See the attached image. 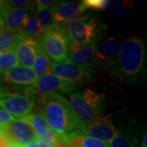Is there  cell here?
Wrapping results in <instances>:
<instances>
[{"mask_svg":"<svg viewBox=\"0 0 147 147\" xmlns=\"http://www.w3.org/2000/svg\"><path fill=\"white\" fill-rule=\"evenodd\" d=\"M40 113L47 122L48 127L59 135L65 145L79 134H82L84 124L74 114L68 100L61 94L52 92L40 96Z\"/></svg>","mask_w":147,"mask_h":147,"instance_id":"obj_1","label":"cell"},{"mask_svg":"<svg viewBox=\"0 0 147 147\" xmlns=\"http://www.w3.org/2000/svg\"><path fill=\"white\" fill-rule=\"evenodd\" d=\"M146 60V49L142 38L137 36L126 39L120 45L114 74L124 81L132 82L142 74Z\"/></svg>","mask_w":147,"mask_h":147,"instance_id":"obj_2","label":"cell"},{"mask_svg":"<svg viewBox=\"0 0 147 147\" xmlns=\"http://www.w3.org/2000/svg\"><path fill=\"white\" fill-rule=\"evenodd\" d=\"M67 100L74 114L85 127L102 117L103 97L91 88L75 91L68 95Z\"/></svg>","mask_w":147,"mask_h":147,"instance_id":"obj_3","label":"cell"},{"mask_svg":"<svg viewBox=\"0 0 147 147\" xmlns=\"http://www.w3.org/2000/svg\"><path fill=\"white\" fill-rule=\"evenodd\" d=\"M61 27L69 42L78 45L97 42L102 30L98 22L90 16H81Z\"/></svg>","mask_w":147,"mask_h":147,"instance_id":"obj_4","label":"cell"},{"mask_svg":"<svg viewBox=\"0 0 147 147\" xmlns=\"http://www.w3.org/2000/svg\"><path fill=\"white\" fill-rule=\"evenodd\" d=\"M34 91L3 90L0 95V107L15 119H23L30 114L34 104Z\"/></svg>","mask_w":147,"mask_h":147,"instance_id":"obj_5","label":"cell"},{"mask_svg":"<svg viewBox=\"0 0 147 147\" xmlns=\"http://www.w3.org/2000/svg\"><path fill=\"white\" fill-rule=\"evenodd\" d=\"M38 42L47 57L53 61L60 62L67 59L69 40L61 26L57 25L43 33Z\"/></svg>","mask_w":147,"mask_h":147,"instance_id":"obj_6","label":"cell"},{"mask_svg":"<svg viewBox=\"0 0 147 147\" xmlns=\"http://www.w3.org/2000/svg\"><path fill=\"white\" fill-rule=\"evenodd\" d=\"M49 69L58 79L78 87L88 81L94 75V71L91 68L79 67L66 60L60 62L51 61Z\"/></svg>","mask_w":147,"mask_h":147,"instance_id":"obj_7","label":"cell"},{"mask_svg":"<svg viewBox=\"0 0 147 147\" xmlns=\"http://www.w3.org/2000/svg\"><path fill=\"white\" fill-rule=\"evenodd\" d=\"M0 74L3 83L16 88V90L34 91L38 79L33 69L18 65Z\"/></svg>","mask_w":147,"mask_h":147,"instance_id":"obj_8","label":"cell"},{"mask_svg":"<svg viewBox=\"0 0 147 147\" xmlns=\"http://www.w3.org/2000/svg\"><path fill=\"white\" fill-rule=\"evenodd\" d=\"M119 39L114 36L109 37L96 46L92 65L101 69H112L115 65L120 48Z\"/></svg>","mask_w":147,"mask_h":147,"instance_id":"obj_9","label":"cell"},{"mask_svg":"<svg viewBox=\"0 0 147 147\" xmlns=\"http://www.w3.org/2000/svg\"><path fill=\"white\" fill-rule=\"evenodd\" d=\"M0 132L9 141L23 147L29 142L34 141L36 134L26 121L16 119L5 127L0 128Z\"/></svg>","mask_w":147,"mask_h":147,"instance_id":"obj_10","label":"cell"},{"mask_svg":"<svg viewBox=\"0 0 147 147\" xmlns=\"http://www.w3.org/2000/svg\"><path fill=\"white\" fill-rule=\"evenodd\" d=\"M117 132L118 129L112 121L111 115H108L102 116L96 122L85 127L82 131V135L94 138L109 145Z\"/></svg>","mask_w":147,"mask_h":147,"instance_id":"obj_11","label":"cell"},{"mask_svg":"<svg viewBox=\"0 0 147 147\" xmlns=\"http://www.w3.org/2000/svg\"><path fill=\"white\" fill-rule=\"evenodd\" d=\"M78 86L64 82L56 77L49 70L37 80L34 92L40 96L52 92H57L59 94H70L75 92Z\"/></svg>","mask_w":147,"mask_h":147,"instance_id":"obj_12","label":"cell"},{"mask_svg":"<svg viewBox=\"0 0 147 147\" xmlns=\"http://www.w3.org/2000/svg\"><path fill=\"white\" fill-rule=\"evenodd\" d=\"M86 10L87 8L81 2H61L54 7L53 19L57 25L62 26L79 19Z\"/></svg>","mask_w":147,"mask_h":147,"instance_id":"obj_13","label":"cell"},{"mask_svg":"<svg viewBox=\"0 0 147 147\" xmlns=\"http://www.w3.org/2000/svg\"><path fill=\"white\" fill-rule=\"evenodd\" d=\"M97 42L78 45L69 42V53L66 61L79 67L90 68L93 61Z\"/></svg>","mask_w":147,"mask_h":147,"instance_id":"obj_14","label":"cell"},{"mask_svg":"<svg viewBox=\"0 0 147 147\" xmlns=\"http://www.w3.org/2000/svg\"><path fill=\"white\" fill-rule=\"evenodd\" d=\"M0 12L5 30L21 33L25 20L28 16V9L7 7L0 1Z\"/></svg>","mask_w":147,"mask_h":147,"instance_id":"obj_15","label":"cell"},{"mask_svg":"<svg viewBox=\"0 0 147 147\" xmlns=\"http://www.w3.org/2000/svg\"><path fill=\"white\" fill-rule=\"evenodd\" d=\"M39 47L38 41L30 38H23L13 49L18 63L21 64V66L33 69L37 50Z\"/></svg>","mask_w":147,"mask_h":147,"instance_id":"obj_16","label":"cell"},{"mask_svg":"<svg viewBox=\"0 0 147 147\" xmlns=\"http://www.w3.org/2000/svg\"><path fill=\"white\" fill-rule=\"evenodd\" d=\"M21 119H23L24 121H26L27 123H29V125L31 127L32 129L34 130L38 137H45L48 130L50 129L48 127L45 119L43 118V116L39 111L30 113Z\"/></svg>","mask_w":147,"mask_h":147,"instance_id":"obj_17","label":"cell"},{"mask_svg":"<svg viewBox=\"0 0 147 147\" xmlns=\"http://www.w3.org/2000/svg\"><path fill=\"white\" fill-rule=\"evenodd\" d=\"M21 34L26 37L38 41L42 35L35 13H28L21 30Z\"/></svg>","mask_w":147,"mask_h":147,"instance_id":"obj_18","label":"cell"},{"mask_svg":"<svg viewBox=\"0 0 147 147\" xmlns=\"http://www.w3.org/2000/svg\"><path fill=\"white\" fill-rule=\"evenodd\" d=\"M137 139L131 131L121 129L110 142L109 147H137Z\"/></svg>","mask_w":147,"mask_h":147,"instance_id":"obj_19","label":"cell"},{"mask_svg":"<svg viewBox=\"0 0 147 147\" xmlns=\"http://www.w3.org/2000/svg\"><path fill=\"white\" fill-rule=\"evenodd\" d=\"M25 36L21 33L11 32L7 30L0 31V53L11 51Z\"/></svg>","mask_w":147,"mask_h":147,"instance_id":"obj_20","label":"cell"},{"mask_svg":"<svg viewBox=\"0 0 147 147\" xmlns=\"http://www.w3.org/2000/svg\"><path fill=\"white\" fill-rule=\"evenodd\" d=\"M54 7H48V8H38L37 7L35 11V16L37 20L38 21L40 29L42 34L51 30L52 28L57 26L53 19V11Z\"/></svg>","mask_w":147,"mask_h":147,"instance_id":"obj_21","label":"cell"},{"mask_svg":"<svg viewBox=\"0 0 147 147\" xmlns=\"http://www.w3.org/2000/svg\"><path fill=\"white\" fill-rule=\"evenodd\" d=\"M50 63H51V59L47 57V55L42 50V47H38L37 50L36 57L33 66L34 69L33 70L36 74L37 79H38L39 78H41L43 74H45L50 70L49 69Z\"/></svg>","mask_w":147,"mask_h":147,"instance_id":"obj_22","label":"cell"},{"mask_svg":"<svg viewBox=\"0 0 147 147\" xmlns=\"http://www.w3.org/2000/svg\"><path fill=\"white\" fill-rule=\"evenodd\" d=\"M75 146L77 147H109V145L92 137L79 134L69 142L68 146Z\"/></svg>","mask_w":147,"mask_h":147,"instance_id":"obj_23","label":"cell"},{"mask_svg":"<svg viewBox=\"0 0 147 147\" xmlns=\"http://www.w3.org/2000/svg\"><path fill=\"white\" fill-rule=\"evenodd\" d=\"M127 4L126 1H110L106 11L113 20L119 21L124 16Z\"/></svg>","mask_w":147,"mask_h":147,"instance_id":"obj_24","label":"cell"},{"mask_svg":"<svg viewBox=\"0 0 147 147\" xmlns=\"http://www.w3.org/2000/svg\"><path fill=\"white\" fill-rule=\"evenodd\" d=\"M18 65L19 63L13 50L0 53V74L5 72Z\"/></svg>","mask_w":147,"mask_h":147,"instance_id":"obj_25","label":"cell"},{"mask_svg":"<svg viewBox=\"0 0 147 147\" xmlns=\"http://www.w3.org/2000/svg\"><path fill=\"white\" fill-rule=\"evenodd\" d=\"M87 9L105 11L110 3L109 0H84L81 2Z\"/></svg>","mask_w":147,"mask_h":147,"instance_id":"obj_26","label":"cell"},{"mask_svg":"<svg viewBox=\"0 0 147 147\" xmlns=\"http://www.w3.org/2000/svg\"><path fill=\"white\" fill-rule=\"evenodd\" d=\"M3 5L14 8H24L29 9L30 6L31 5V2L26 0H9V1H1Z\"/></svg>","mask_w":147,"mask_h":147,"instance_id":"obj_27","label":"cell"},{"mask_svg":"<svg viewBox=\"0 0 147 147\" xmlns=\"http://www.w3.org/2000/svg\"><path fill=\"white\" fill-rule=\"evenodd\" d=\"M14 119H16L13 116L11 115L10 114L6 112L5 110L0 108V128L7 125L9 123H11Z\"/></svg>","mask_w":147,"mask_h":147,"instance_id":"obj_28","label":"cell"},{"mask_svg":"<svg viewBox=\"0 0 147 147\" xmlns=\"http://www.w3.org/2000/svg\"><path fill=\"white\" fill-rule=\"evenodd\" d=\"M36 4L38 8H48L53 7L58 4L57 1L54 0H38L36 1Z\"/></svg>","mask_w":147,"mask_h":147,"instance_id":"obj_29","label":"cell"},{"mask_svg":"<svg viewBox=\"0 0 147 147\" xmlns=\"http://www.w3.org/2000/svg\"><path fill=\"white\" fill-rule=\"evenodd\" d=\"M9 142H10L0 132V147H7Z\"/></svg>","mask_w":147,"mask_h":147,"instance_id":"obj_30","label":"cell"},{"mask_svg":"<svg viewBox=\"0 0 147 147\" xmlns=\"http://www.w3.org/2000/svg\"><path fill=\"white\" fill-rule=\"evenodd\" d=\"M23 147H38V145L35 141H32V142H29L28 144H26V146H24Z\"/></svg>","mask_w":147,"mask_h":147,"instance_id":"obj_31","label":"cell"},{"mask_svg":"<svg viewBox=\"0 0 147 147\" xmlns=\"http://www.w3.org/2000/svg\"><path fill=\"white\" fill-rule=\"evenodd\" d=\"M146 142H147V134L146 132H145V135L143 137L142 142V147H146Z\"/></svg>","mask_w":147,"mask_h":147,"instance_id":"obj_32","label":"cell"},{"mask_svg":"<svg viewBox=\"0 0 147 147\" xmlns=\"http://www.w3.org/2000/svg\"><path fill=\"white\" fill-rule=\"evenodd\" d=\"M3 30V19L1 16V12H0V31H2Z\"/></svg>","mask_w":147,"mask_h":147,"instance_id":"obj_33","label":"cell"},{"mask_svg":"<svg viewBox=\"0 0 147 147\" xmlns=\"http://www.w3.org/2000/svg\"><path fill=\"white\" fill-rule=\"evenodd\" d=\"M4 90V88H3V86H2V84H1V82H0V95L1 93L3 92V91Z\"/></svg>","mask_w":147,"mask_h":147,"instance_id":"obj_34","label":"cell"},{"mask_svg":"<svg viewBox=\"0 0 147 147\" xmlns=\"http://www.w3.org/2000/svg\"><path fill=\"white\" fill-rule=\"evenodd\" d=\"M69 147H77V146H70Z\"/></svg>","mask_w":147,"mask_h":147,"instance_id":"obj_35","label":"cell"}]
</instances>
